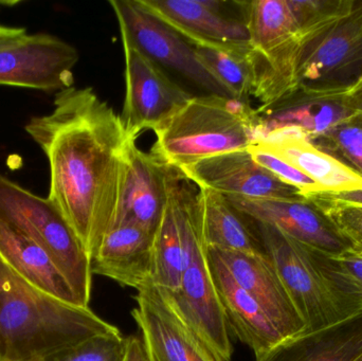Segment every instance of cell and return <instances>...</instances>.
<instances>
[{"instance_id":"obj_1","label":"cell","mask_w":362,"mask_h":361,"mask_svg":"<svg viewBox=\"0 0 362 361\" xmlns=\"http://www.w3.org/2000/svg\"><path fill=\"white\" fill-rule=\"evenodd\" d=\"M25 129L48 160L47 199L91 261L114 220L127 148L137 138L89 87L55 93L52 112L32 117Z\"/></svg>"},{"instance_id":"obj_2","label":"cell","mask_w":362,"mask_h":361,"mask_svg":"<svg viewBox=\"0 0 362 361\" xmlns=\"http://www.w3.org/2000/svg\"><path fill=\"white\" fill-rule=\"evenodd\" d=\"M117 330L89 307L64 302L32 285L0 256V361H42Z\"/></svg>"},{"instance_id":"obj_3","label":"cell","mask_w":362,"mask_h":361,"mask_svg":"<svg viewBox=\"0 0 362 361\" xmlns=\"http://www.w3.org/2000/svg\"><path fill=\"white\" fill-rule=\"evenodd\" d=\"M165 182L176 208L185 245L180 290L161 292L215 361H231L233 348L209 265L202 191L182 172L165 165Z\"/></svg>"},{"instance_id":"obj_4","label":"cell","mask_w":362,"mask_h":361,"mask_svg":"<svg viewBox=\"0 0 362 361\" xmlns=\"http://www.w3.org/2000/svg\"><path fill=\"white\" fill-rule=\"evenodd\" d=\"M151 154L163 165L181 169L202 159L247 150L259 139L255 108L218 95L193 97L154 131Z\"/></svg>"},{"instance_id":"obj_5","label":"cell","mask_w":362,"mask_h":361,"mask_svg":"<svg viewBox=\"0 0 362 361\" xmlns=\"http://www.w3.org/2000/svg\"><path fill=\"white\" fill-rule=\"evenodd\" d=\"M362 78V0L333 23L305 31L293 61L291 91L310 97H338Z\"/></svg>"},{"instance_id":"obj_6","label":"cell","mask_w":362,"mask_h":361,"mask_svg":"<svg viewBox=\"0 0 362 361\" xmlns=\"http://www.w3.org/2000/svg\"><path fill=\"white\" fill-rule=\"evenodd\" d=\"M0 220L37 244L65 276L83 307H89L91 262L84 246L48 199L0 174Z\"/></svg>"},{"instance_id":"obj_7","label":"cell","mask_w":362,"mask_h":361,"mask_svg":"<svg viewBox=\"0 0 362 361\" xmlns=\"http://www.w3.org/2000/svg\"><path fill=\"white\" fill-rule=\"evenodd\" d=\"M110 4L118 19L121 40L163 69L174 70L212 95L229 97L202 67L194 47L175 30L142 8L138 0H110Z\"/></svg>"},{"instance_id":"obj_8","label":"cell","mask_w":362,"mask_h":361,"mask_svg":"<svg viewBox=\"0 0 362 361\" xmlns=\"http://www.w3.org/2000/svg\"><path fill=\"white\" fill-rule=\"evenodd\" d=\"M255 223L266 254L303 320L305 332L344 320L303 246L272 225Z\"/></svg>"},{"instance_id":"obj_9","label":"cell","mask_w":362,"mask_h":361,"mask_svg":"<svg viewBox=\"0 0 362 361\" xmlns=\"http://www.w3.org/2000/svg\"><path fill=\"white\" fill-rule=\"evenodd\" d=\"M78 50L57 36L25 34L0 45V86L59 93L74 86Z\"/></svg>"},{"instance_id":"obj_10","label":"cell","mask_w":362,"mask_h":361,"mask_svg":"<svg viewBox=\"0 0 362 361\" xmlns=\"http://www.w3.org/2000/svg\"><path fill=\"white\" fill-rule=\"evenodd\" d=\"M125 99L122 117L127 133L138 138L157 131L194 95L174 82L160 66L122 40Z\"/></svg>"},{"instance_id":"obj_11","label":"cell","mask_w":362,"mask_h":361,"mask_svg":"<svg viewBox=\"0 0 362 361\" xmlns=\"http://www.w3.org/2000/svg\"><path fill=\"white\" fill-rule=\"evenodd\" d=\"M140 6L175 30L192 45L248 51L244 1L238 8L219 0H138Z\"/></svg>"},{"instance_id":"obj_12","label":"cell","mask_w":362,"mask_h":361,"mask_svg":"<svg viewBox=\"0 0 362 361\" xmlns=\"http://www.w3.org/2000/svg\"><path fill=\"white\" fill-rule=\"evenodd\" d=\"M199 189L243 199H304L301 191L281 182L253 160L248 150L215 155L180 169Z\"/></svg>"},{"instance_id":"obj_13","label":"cell","mask_w":362,"mask_h":361,"mask_svg":"<svg viewBox=\"0 0 362 361\" xmlns=\"http://www.w3.org/2000/svg\"><path fill=\"white\" fill-rule=\"evenodd\" d=\"M226 197L253 220L276 227L306 247L335 256L353 252L332 223L305 199Z\"/></svg>"},{"instance_id":"obj_14","label":"cell","mask_w":362,"mask_h":361,"mask_svg":"<svg viewBox=\"0 0 362 361\" xmlns=\"http://www.w3.org/2000/svg\"><path fill=\"white\" fill-rule=\"evenodd\" d=\"M132 312L148 361H215L153 283L134 297Z\"/></svg>"},{"instance_id":"obj_15","label":"cell","mask_w":362,"mask_h":361,"mask_svg":"<svg viewBox=\"0 0 362 361\" xmlns=\"http://www.w3.org/2000/svg\"><path fill=\"white\" fill-rule=\"evenodd\" d=\"M208 248L225 265L234 281L263 307L285 338L305 332V324L267 254Z\"/></svg>"},{"instance_id":"obj_16","label":"cell","mask_w":362,"mask_h":361,"mask_svg":"<svg viewBox=\"0 0 362 361\" xmlns=\"http://www.w3.org/2000/svg\"><path fill=\"white\" fill-rule=\"evenodd\" d=\"M167 205L165 165L132 142L112 225L133 222L155 235ZM110 226V227H112Z\"/></svg>"},{"instance_id":"obj_17","label":"cell","mask_w":362,"mask_h":361,"mask_svg":"<svg viewBox=\"0 0 362 361\" xmlns=\"http://www.w3.org/2000/svg\"><path fill=\"white\" fill-rule=\"evenodd\" d=\"M154 235L136 223L112 225L91 258V273L142 290L152 283Z\"/></svg>"},{"instance_id":"obj_18","label":"cell","mask_w":362,"mask_h":361,"mask_svg":"<svg viewBox=\"0 0 362 361\" xmlns=\"http://www.w3.org/2000/svg\"><path fill=\"white\" fill-rule=\"evenodd\" d=\"M206 251L213 283L229 332H233L238 341L251 348L255 355H259L285 341L284 335L259 302L234 281L212 250L206 247Z\"/></svg>"},{"instance_id":"obj_19","label":"cell","mask_w":362,"mask_h":361,"mask_svg":"<svg viewBox=\"0 0 362 361\" xmlns=\"http://www.w3.org/2000/svg\"><path fill=\"white\" fill-rule=\"evenodd\" d=\"M362 356V311L332 326L296 335L255 355L257 361H357Z\"/></svg>"},{"instance_id":"obj_20","label":"cell","mask_w":362,"mask_h":361,"mask_svg":"<svg viewBox=\"0 0 362 361\" xmlns=\"http://www.w3.org/2000/svg\"><path fill=\"white\" fill-rule=\"evenodd\" d=\"M357 110L349 107L341 97H310L293 93L276 103L255 110L259 139L279 129H298L308 140L322 135Z\"/></svg>"},{"instance_id":"obj_21","label":"cell","mask_w":362,"mask_h":361,"mask_svg":"<svg viewBox=\"0 0 362 361\" xmlns=\"http://www.w3.org/2000/svg\"><path fill=\"white\" fill-rule=\"evenodd\" d=\"M257 141L314 180L320 191L362 189V176L319 150L298 129H279Z\"/></svg>"},{"instance_id":"obj_22","label":"cell","mask_w":362,"mask_h":361,"mask_svg":"<svg viewBox=\"0 0 362 361\" xmlns=\"http://www.w3.org/2000/svg\"><path fill=\"white\" fill-rule=\"evenodd\" d=\"M0 256L14 273L32 285L64 302L82 307L51 256L29 237L1 220Z\"/></svg>"},{"instance_id":"obj_23","label":"cell","mask_w":362,"mask_h":361,"mask_svg":"<svg viewBox=\"0 0 362 361\" xmlns=\"http://www.w3.org/2000/svg\"><path fill=\"white\" fill-rule=\"evenodd\" d=\"M204 201L206 247L250 254H267L257 223L234 207L227 197L200 189Z\"/></svg>"},{"instance_id":"obj_24","label":"cell","mask_w":362,"mask_h":361,"mask_svg":"<svg viewBox=\"0 0 362 361\" xmlns=\"http://www.w3.org/2000/svg\"><path fill=\"white\" fill-rule=\"evenodd\" d=\"M183 266L185 245L177 208L167 187V205L153 244V285L161 292L175 294L180 288Z\"/></svg>"},{"instance_id":"obj_25","label":"cell","mask_w":362,"mask_h":361,"mask_svg":"<svg viewBox=\"0 0 362 361\" xmlns=\"http://www.w3.org/2000/svg\"><path fill=\"white\" fill-rule=\"evenodd\" d=\"M192 45V44H191ZM202 67L218 83L228 97L249 103L252 93V72L248 51L230 50L206 45H192Z\"/></svg>"},{"instance_id":"obj_26","label":"cell","mask_w":362,"mask_h":361,"mask_svg":"<svg viewBox=\"0 0 362 361\" xmlns=\"http://www.w3.org/2000/svg\"><path fill=\"white\" fill-rule=\"evenodd\" d=\"M319 150L331 155L362 176V112L338 123L322 135L310 140Z\"/></svg>"},{"instance_id":"obj_27","label":"cell","mask_w":362,"mask_h":361,"mask_svg":"<svg viewBox=\"0 0 362 361\" xmlns=\"http://www.w3.org/2000/svg\"><path fill=\"white\" fill-rule=\"evenodd\" d=\"M303 197L332 223L354 254H362V206L332 201L318 191L305 193Z\"/></svg>"},{"instance_id":"obj_28","label":"cell","mask_w":362,"mask_h":361,"mask_svg":"<svg viewBox=\"0 0 362 361\" xmlns=\"http://www.w3.org/2000/svg\"><path fill=\"white\" fill-rule=\"evenodd\" d=\"M127 338L118 330L97 335L42 361H124Z\"/></svg>"},{"instance_id":"obj_29","label":"cell","mask_w":362,"mask_h":361,"mask_svg":"<svg viewBox=\"0 0 362 361\" xmlns=\"http://www.w3.org/2000/svg\"><path fill=\"white\" fill-rule=\"evenodd\" d=\"M248 152L252 156L253 160L264 169L276 176V178L289 186L295 187L301 191L302 195L313 191H320V187L304 175L299 170L276 156L274 153L266 148L261 142L255 141L249 146Z\"/></svg>"},{"instance_id":"obj_30","label":"cell","mask_w":362,"mask_h":361,"mask_svg":"<svg viewBox=\"0 0 362 361\" xmlns=\"http://www.w3.org/2000/svg\"><path fill=\"white\" fill-rule=\"evenodd\" d=\"M318 192L327 199L338 201V203L362 206V189L339 191V192H333V191H318Z\"/></svg>"},{"instance_id":"obj_31","label":"cell","mask_w":362,"mask_h":361,"mask_svg":"<svg viewBox=\"0 0 362 361\" xmlns=\"http://www.w3.org/2000/svg\"><path fill=\"white\" fill-rule=\"evenodd\" d=\"M124 361H148L141 339L136 336L127 337Z\"/></svg>"},{"instance_id":"obj_32","label":"cell","mask_w":362,"mask_h":361,"mask_svg":"<svg viewBox=\"0 0 362 361\" xmlns=\"http://www.w3.org/2000/svg\"><path fill=\"white\" fill-rule=\"evenodd\" d=\"M341 99L349 107L362 112V78L351 90L341 95Z\"/></svg>"},{"instance_id":"obj_33","label":"cell","mask_w":362,"mask_h":361,"mask_svg":"<svg viewBox=\"0 0 362 361\" xmlns=\"http://www.w3.org/2000/svg\"><path fill=\"white\" fill-rule=\"evenodd\" d=\"M25 34H28L25 28L12 27V25H4L0 23V45L23 37Z\"/></svg>"},{"instance_id":"obj_34","label":"cell","mask_w":362,"mask_h":361,"mask_svg":"<svg viewBox=\"0 0 362 361\" xmlns=\"http://www.w3.org/2000/svg\"><path fill=\"white\" fill-rule=\"evenodd\" d=\"M357 361H362V356H361V358H359V360H357Z\"/></svg>"},{"instance_id":"obj_35","label":"cell","mask_w":362,"mask_h":361,"mask_svg":"<svg viewBox=\"0 0 362 361\" xmlns=\"http://www.w3.org/2000/svg\"><path fill=\"white\" fill-rule=\"evenodd\" d=\"M2 361H14V360H2Z\"/></svg>"},{"instance_id":"obj_36","label":"cell","mask_w":362,"mask_h":361,"mask_svg":"<svg viewBox=\"0 0 362 361\" xmlns=\"http://www.w3.org/2000/svg\"><path fill=\"white\" fill-rule=\"evenodd\" d=\"M358 256H361V258H362V254H358Z\"/></svg>"}]
</instances>
